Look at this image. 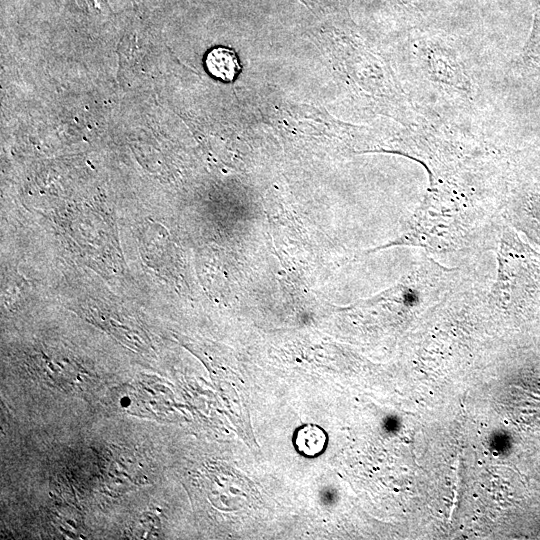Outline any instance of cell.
Returning a JSON list of instances; mask_svg holds the SVG:
<instances>
[{
    "mask_svg": "<svg viewBox=\"0 0 540 540\" xmlns=\"http://www.w3.org/2000/svg\"><path fill=\"white\" fill-rule=\"evenodd\" d=\"M529 204L534 217L540 220V187L536 192L531 193Z\"/></svg>",
    "mask_w": 540,
    "mask_h": 540,
    "instance_id": "cell-5",
    "label": "cell"
},
{
    "mask_svg": "<svg viewBox=\"0 0 540 540\" xmlns=\"http://www.w3.org/2000/svg\"><path fill=\"white\" fill-rule=\"evenodd\" d=\"M413 70L418 80L439 98L468 104L476 93L471 69L455 43L423 36L411 43Z\"/></svg>",
    "mask_w": 540,
    "mask_h": 540,
    "instance_id": "cell-1",
    "label": "cell"
},
{
    "mask_svg": "<svg viewBox=\"0 0 540 540\" xmlns=\"http://www.w3.org/2000/svg\"><path fill=\"white\" fill-rule=\"evenodd\" d=\"M517 69L523 77L540 74V7L535 12L530 35L517 61Z\"/></svg>",
    "mask_w": 540,
    "mask_h": 540,
    "instance_id": "cell-3",
    "label": "cell"
},
{
    "mask_svg": "<svg viewBox=\"0 0 540 540\" xmlns=\"http://www.w3.org/2000/svg\"><path fill=\"white\" fill-rule=\"evenodd\" d=\"M205 66L210 75L224 82L233 81L241 70L235 51L222 46L207 53Z\"/></svg>",
    "mask_w": 540,
    "mask_h": 540,
    "instance_id": "cell-2",
    "label": "cell"
},
{
    "mask_svg": "<svg viewBox=\"0 0 540 540\" xmlns=\"http://www.w3.org/2000/svg\"><path fill=\"white\" fill-rule=\"evenodd\" d=\"M328 443L327 433L319 426L306 424L299 427L293 436L295 449L304 457L313 458L324 452Z\"/></svg>",
    "mask_w": 540,
    "mask_h": 540,
    "instance_id": "cell-4",
    "label": "cell"
}]
</instances>
